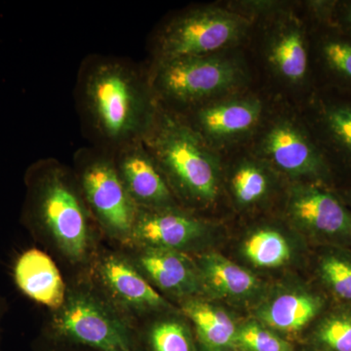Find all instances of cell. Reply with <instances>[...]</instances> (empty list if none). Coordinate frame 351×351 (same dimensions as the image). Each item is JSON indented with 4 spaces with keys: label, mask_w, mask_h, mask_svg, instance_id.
Returning <instances> with one entry per match:
<instances>
[{
    "label": "cell",
    "mask_w": 351,
    "mask_h": 351,
    "mask_svg": "<svg viewBox=\"0 0 351 351\" xmlns=\"http://www.w3.org/2000/svg\"><path fill=\"white\" fill-rule=\"evenodd\" d=\"M269 61L286 80H304L308 73L309 56L301 29H290L279 34L270 48Z\"/></svg>",
    "instance_id": "cell-21"
},
{
    "label": "cell",
    "mask_w": 351,
    "mask_h": 351,
    "mask_svg": "<svg viewBox=\"0 0 351 351\" xmlns=\"http://www.w3.org/2000/svg\"><path fill=\"white\" fill-rule=\"evenodd\" d=\"M78 186L90 213L114 239L131 240L138 208L115 166L112 154L97 147H82L75 158Z\"/></svg>",
    "instance_id": "cell-6"
},
{
    "label": "cell",
    "mask_w": 351,
    "mask_h": 351,
    "mask_svg": "<svg viewBox=\"0 0 351 351\" xmlns=\"http://www.w3.org/2000/svg\"><path fill=\"white\" fill-rule=\"evenodd\" d=\"M97 274L112 298L131 311H165L170 307L138 267L122 256H104L97 263Z\"/></svg>",
    "instance_id": "cell-11"
},
{
    "label": "cell",
    "mask_w": 351,
    "mask_h": 351,
    "mask_svg": "<svg viewBox=\"0 0 351 351\" xmlns=\"http://www.w3.org/2000/svg\"><path fill=\"white\" fill-rule=\"evenodd\" d=\"M16 286L32 301L58 311L66 301V288L56 263L43 251L21 254L13 269Z\"/></svg>",
    "instance_id": "cell-14"
},
{
    "label": "cell",
    "mask_w": 351,
    "mask_h": 351,
    "mask_svg": "<svg viewBox=\"0 0 351 351\" xmlns=\"http://www.w3.org/2000/svg\"><path fill=\"white\" fill-rule=\"evenodd\" d=\"M204 232L202 221L175 208L138 209L131 240L149 248L180 251L199 239Z\"/></svg>",
    "instance_id": "cell-12"
},
{
    "label": "cell",
    "mask_w": 351,
    "mask_h": 351,
    "mask_svg": "<svg viewBox=\"0 0 351 351\" xmlns=\"http://www.w3.org/2000/svg\"><path fill=\"white\" fill-rule=\"evenodd\" d=\"M289 213L306 232L351 242V212L338 196L321 186H299L289 201Z\"/></svg>",
    "instance_id": "cell-10"
},
{
    "label": "cell",
    "mask_w": 351,
    "mask_h": 351,
    "mask_svg": "<svg viewBox=\"0 0 351 351\" xmlns=\"http://www.w3.org/2000/svg\"><path fill=\"white\" fill-rule=\"evenodd\" d=\"M73 176L55 159L32 164L25 174L24 219L53 239L69 260L80 263L89 256L93 235L91 213Z\"/></svg>",
    "instance_id": "cell-2"
},
{
    "label": "cell",
    "mask_w": 351,
    "mask_h": 351,
    "mask_svg": "<svg viewBox=\"0 0 351 351\" xmlns=\"http://www.w3.org/2000/svg\"><path fill=\"white\" fill-rule=\"evenodd\" d=\"M244 255L253 265L260 267H277L288 262L290 245L276 230H258L248 237L243 246Z\"/></svg>",
    "instance_id": "cell-22"
},
{
    "label": "cell",
    "mask_w": 351,
    "mask_h": 351,
    "mask_svg": "<svg viewBox=\"0 0 351 351\" xmlns=\"http://www.w3.org/2000/svg\"><path fill=\"white\" fill-rule=\"evenodd\" d=\"M151 351H195L189 330L177 320L156 323L147 336Z\"/></svg>",
    "instance_id": "cell-23"
},
{
    "label": "cell",
    "mask_w": 351,
    "mask_h": 351,
    "mask_svg": "<svg viewBox=\"0 0 351 351\" xmlns=\"http://www.w3.org/2000/svg\"><path fill=\"white\" fill-rule=\"evenodd\" d=\"M346 198H348V201H350L351 204V189H350V191H348V193H346Z\"/></svg>",
    "instance_id": "cell-30"
},
{
    "label": "cell",
    "mask_w": 351,
    "mask_h": 351,
    "mask_svg": "<svg viewBox=\"0 0 351 351\" xmlns=\"http://www.w3.org/2000/svg\"><path fill=\"white\" fill-rule=\"evenodd\" d=\"M233 193L240 204L257 202L269 186L267 175L254 164L246 163L235 171L232 180Z\"/></svg>",
    "instance_id": "cell-26"
},
{
    "label": "cell",
    "mask_w": 351,
    "mask_h": 351,
    "mask_svg": "<svg viewBox=\"0 0 351 351\" xmlns=\"http://www.w3.org/2000/svg\"><path fill=\"white\" fill-rule=\"evenodd\" d=\"M316 338L328 351H351L350 314H335L323 320Z\"/></svg>",
    "instance_id": "cell-27"
},
{
    "label": "cell",
    "mask_w": 351,
    "mask_h": 351,
    "mask_svg": "<svg viewBox=\"0 0 351 351\" xmlns=\"http://www.w3.org/2000/svg\"><path fill=\"white\" fill-rule=\"evenodd\" d=\"M263 149L277 167L291 175L316 181L332 179V170L316 142L289 121L274 124L267 132Z\"/></svg>",
    "instance_id": "cell-8"
},
{
    "label": "cell",
    "mask_w": 351,
    "mask_h": 351,
    "mask_svg": "<svg viewBox=\"0 0 351 351\" xmlns=\"http://www.w3.org/2000/svg\"><path fill=\"white\" fill-rule=\"evenodd\" d=\"M196 265L202 288L221 299H245L260 287L252 272L218 253L201 256Z\"/></svg>",
    "instance_id": "cell-17"
},
{
    "label": "cell",
    "mask_w": 351,
    "mask_h": 351,
    "mask_svg": "<svg viewBox=\"0 0 351 351\" xmlns=\"http://www.w3.org/2000/svg\"><path fill=\"white\" fill-rule=\"evenodd\" d=\"M317 295L304 292H289L277 295L258 311V318L269 329L279 332L301 331L322 308Z\"/></svg>",
    "instance_id": "cell-18"
},
{
    "label": "cell",
    "mask_w": 351,
    "mask_h": 351,
    "mask_svg": "<svg viewBox=\"0 0 351 351\" xmlns=\"http://www.w3.org/2000/svg\"><path fill=\"white\" fill-rule=\"evenodd\" d=\"M75 101L92 147L112 156L142 142L158 108L149 73L130 60L106 55H90L83 60Z\"/></svg>",
    "instance_id": "cell-1"
},
{
    "label": "cell",
    "mask_w": 351,
    "mask_h": 351,
    "mask_svg": "<svg viewBox=\"0 0 351 351\" xmlns=\"http://www.w3.org/2000/svg\"><path fill=\"white\" fill-rule=\"evenodd\" d=\"M147 73L159 105L173 112L198 107L211 97L237 86L243 77L239 64L216 54L152 64Z\"/></svg>",
    "instance_id": "cell-5"
},
{
    "label": "cell",
    "mask_w": 351,
    "mask_h": 351,
    "mask_svg": "<svg viewBox=\"0 0 351 351\" xmlns=\"http://www.w3.org/2000/svg\"><path fill=\"white\" fill-rule=\"evenodd\" d=\"M330 21L351 36V1L332 2Z\"/></svg>",
    "instance_id": "cell-28"
},
{
    "label": "cell",
    "mask_w": 351,
    "mask_h": 351,
    "mask_svg": "<svg viewBox=\"0 0 351 351\" xmlns=\"http://www.w3.org/2000/svg\"><path fill=\"white\" fill-rule=\"evenodd\" d=\"M235 346L244 351H293L292 346L265 325L249 322L237 329Z\"/></svg>",
    "instance_id": "cell-24"
},
{
    "label": "cell",
    "mask_w": 351,
    "mask_h": 351,
    "mask_svg": "<svg viewBox=\"0 0 351 351\" xmlns=\"http://www.w3.org/2000/svg\"><path fill=\"white\" fill-rule=\"evenodd\" d=\"M261 115L260 101L247 99L198 106L189 119L182 117L210 144L243 135L257 125Z\"/></svg>",
    "instance_id": "cell-13"
},
{
    "label": "cell",
    "mask_w": 351,
    "mask_h": 351,
    "mask_svg": "<svg viewBox=\"0 0 351 351\" xmlns=\"http://www.w3.org/2000/svg\"><path fill=\"white\" fill-rule=\"evenodd\" d=\"M136 267L157 287L172 295L189 297L202 288L197 265L181 251L145 247Z\"/></svg>",
    "instance_id": "cell-15"
},
{
    "label": "cell",
    "mask_w": 351,
    "mask_h": 351,
    "mask_svg": "<svg viewBox=\"0 0 351 351\" xmlns=\"http://www.w3.org/2000/svg\"><path fill=\"white\" fill-rule=\"evenodd\" d=\"M321 144L328 164L332 158L351 167V96L324 97L316 110ZM331 168V167H330Z\"/></svg>",
    "instance_id": "cell-16"
},
{
    "label": "cell",
    "mask_w": 351,
    "mask_h": 351,
    "mask_svg": "<svg viewBox=\"0 0 351 351\" xmlns=\"http://www.w3.org/2000/svg\"><path fill=\"white\" fill-rule=\"evenodd\" d=\"M47 345L36 351H93L87 350V348H80V346L68 345V343H58L47 339Z\"/></svg>",
    "instance_id": "cell-29"
},
{
    "label": "cell",
    "mask_w": 351,
    "mask_h": 351,
    "mask_svg": "<svg viewBox=\"0 0 351 351\" xmlns=\"http://www.w3.org/2000/svg\"><path fill=\"white\" fill-rule=\"evenodd\" d=\"M142 142L170 188L193 202L215 200L218 195V162L209 144L184 117L158 104Z\"/></svg>",
    "instance_id": "cell-3"
},
{
    "label": "cell",
    "mask_w": 351,
    "mask_h": 351,
    "mask_svg": "<svg viewBox=\"0 0 351 351\" xmlns=\"http://www.w3.org/2000/svg\"><path fill=\"white\" fill-rule=\"evenodd\" d=\"M112 156L122 182L138 209L175 208L170 186L143 142L127 145Z\"/></svg>",
    "instance_id": "cell-9"
},
{
    "label": "cell",
    "mask_w": 351,
    "mask_h": 351,
    "mask_svg": "<svg viewBox=\"0 0 351 351\" xmlns=\"http://www.w3.org/2000/svg\"><path fill=\"white\" fill-rule=\"evenodd\" d=\"M325 31L317 41L318 61L327 80L351 96V36L331 21H321Z\"/></svg>",
    "instance_id": "cell-20"
},
{
    "label": "cell",
    "mask_w": 351,
    "mask_h": 351,
    "mask_svg": "<svg viewBox=\"0 0 351 351\" xmlns=\"http://www.w3.org/2000/svg\"><path fill=\"white\" fill-rule=\"evenodd\" d=\"M248 21L215 7L193 9L164 25L154 41V63L186 57L210 56L237 43Z\"/></svg>",
    "instance_id": "cell-7"
},
{
    "label": "cell",
    "mask_w": 351,
    "mask_h": 351,
    "mask_svg": "<svg viewBox=\"0 0 351 351\" xmlns=\"http://www.w3.org/2000/svg\"><path fill=\"white\" fill-rule=\"evenodd\" d=\"M320 274L328 287L341 301L351 304V258L329 254L321 258Z\"/></svg>",
    "instance_id": "cell-25"
},
{
    "label": "cell",
    "mask_w": 351,
    "mask_h": 351,
    "mask_svg": "<svg viewBox=\"0 0 351 351\" xmlns=\"http://www.w3.org/2000/svg\"><path fill=\"white\" fill-rule=\"evenodd\" d=\"M182 311L195 325L198 338L207 351H228L235 346L239 327L223 309L189 298L182 304Z\"/></svg>",
    "instance_id": "cell-19"
},
{
    "label": "cell",
    "mask_w": 351,
    "mask_h": 351,
    "mask_svg": "<svg viewBox=\"0 0 351 351\" xmlns=\"http://www.w3.org/2000/svg\"><path fill=\"white\" fill-rule=\"evenodd\" d=\"M47 339L93 351H140L133 328L108 302L85 290L66 294Z\"/></svg>",
    "instance_id": "cell-4"
},
{
    "label": "cell",
    "mask_w": 351,
    "mask_h": 351,
    "mask_svg": "<svg viewBox=\"0 0 351 351\" xmlns=\"http://www.w3.org/2000/svg\"><path fill=\"white\" fill-rule=\"evenodd\" d=\"M1 311H2V306H1V304H0V315H1Z\"/></svg>",
    "instance_id": "cell-31"
}]
</instances>
